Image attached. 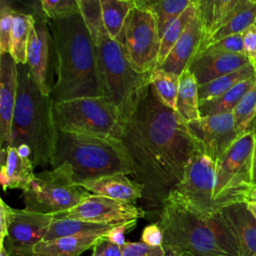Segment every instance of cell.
Wrapping results in <instances>:
<instances>
[{
	"mask_svg": "<svg viewBox=\"0 0 256 256\" xmlns=\"http://www.w3.org/2000/svg\"><path fill=\"white\" fill-rule=\"evenodd\" d=\"M122 142L134 166V180L144 187L143 198L160 206L201 149L188 124L162 104L150 83L124 123Z\"/></svg>",
	"mask_w": 256,
	"mask_h": 256,
	"instance_id": "1",
	"label": "cell"
},
{
	"mask_svg": "<svg viewBox=\"0 0 256 256\" xmlns=\"http://www.w3.org/2000/svg\"><path fill=\"white\" fill-rule=\"evenodd\" d=\"M48 23L56 54L53 103L103 96L93 41L81 12L62 20H48Z\"/></svg>",
	"mask_w": 256,
	"mask_h": 256,
	"instance_id": "2",
	"label": "cell"
},
{
	"mask_svg": "<svg viewBox=\"0 0 256 256\" xmlns=\"http://www.w3.org/2000/svg\"><path fill=\"white\" fill-rule=\"evenodd\" d=\"M163 247L185 256H240L238 240L221 216L204 215L167 197L160 206Z\"/></svg>",
	"mask_w": 256,
	"mask_h": 256,
	"instance_id": "3",
	"label": "cell"
},
{
	"mask_svg": "<svg viewBox=\"0 0 256 256\" xmlns=\"http://www.w3.org/2000/svg\"><path fill=\"white\" fill-rule=\"evenodd\" d=\"M78 3L93 41L103 96L126 121L133 113L141 90L149 84L151 73H137L125 57L120 43L107 33L101 16L100 0H78Z\"/></svg>",
	"mask_w": 256,
	"mask_h": 256,
	"instance_id": "4",
	"label": "cell"
},
{
	"mask_svg": "<svg viewBox=\"0 0 256 256\" xmlns=\"http://www.w3.org/2000/svg\"><path fill=\"white\" fill-rule=\"evenodd\" d=\"M57 133L51 97L40 92L27 64L17 65V99L9 146L28 145L34 166L46 167L53 162Z\"/></svg>",
	"mask_w": 256,
	"mask_h": 256,
	"instance_id": "5",
	"label": "cell"
},
{
	"mask_svg": "<svg viewBox=\"0 0 256 256\" xmlns=\"http://www.w3.org/2000/svg\"><path fill=\"white\" fill-rule=\"evenodd\" d=\"M68 166L75 183L110 174L134 175L131 157L118 139L76 133H57L51 167Z\"/></svg>",
	"mask_w": 256,
	"mask_h": 256,
	"instance_id": "6",
	"label": "cell"
},
{
	"mask_svg": "<svg viewBox=\"0 0 256 256\" xmlns=\"http://www.w3.org/2000/svg\"><path fill=\"white\" fill-rule=\"evenodd\" d=\"M57 131L122 140L124 119L104 96L53 103Z\"/></svg>",
	"mask_w": 256,
	"mask_h": 256,
	"instance_id": "7",
	"label": "cell"
},
{
	"mask_svg": "<svg viewBox=\"0 0 256 256\" xmlns=\"http://www.w3.org/2000/svg\"><path fill=\"white\" fill-rule=\"evenodd\" d=\"M89 195L88 191L74 182L65 164L35 173L22 192L25 209L50 215L74 208Z\"/></svg>",
	"mask_w": 256,
	"mask_h": 256,
	"instance_id": "8",
	"label": "cell"
},
{
	"mask_svg": "<svg viewBox=\"0 0 256 256\" xmlns=\"http://www.w3.org/2000/svg\"><path fill=\"white\" fill-rule=\"evenodd\" d=\"M254 131L239 137L216 163L214 201L221 210L243 202V196L252 184Z\"/></svg>",
	"mask_w": 256,
	"mask_h": 256,
	"instance_id": "9",
	"label": "cell"
},
{
	"mask_svg": "<svg viewBox=\"0 0 256 256\" xmlns=\"http://www.w3.org/2000/svg\"><path fill=\"white\" fill-rule=\"evenodd\" d=\"M131 67L139 74H150L156 67L161 37L153 13L134 0L117 39Z\"/></svg>",
	"mask_w": 256,
	"mask_h": 256,
	"instance_id": "10",
	"label": "cell"
},
{
	"mask_svg": "<svg viewBox=\"0 0 256 256\" xmlns=\"http://www.w3.org/2000/svg\"><path fill=\"white\" fill-rule=\"evenodd\" d=\"M216 162L199 149L187 166L182 180L167 197L178 200L204 215L220 212L214 201Z\"/></svg>",
	"mask_w": 256,
	"mask_h": 256,
	"instance_id": "11",
	"label": "cell"
},
{
	"mask_svg": "<svg viewBox=\"0 0 256 256\" xmlns=\"http://www.w3.org/2000/svg\"><path fill=\"white\" fill-rule=\"evenodd\" d=\"M146 212L135 203L90 194L74 208L58 213L54 219L71 218L88 222L117 225L145 217Z\"/></svg>",
	"mask_w": 256,
	"mask_h": 256,
	"instance_id": "12",
	"label": "cell"
},
{
	"mask_svg": "<svg viewBox=\"0 0 256 256\" xmlns=\"http://www.w3.org/2000/svg\"><path fill=\"white\" fill-rule=\"evenodd\" d=\"M53 219L50 214L13 208L3 243L9 256H34L35 246L44 240Z\"/></svg>",
	"mask_w": 256,
	"mask_h": 256,
	"instance_id": "13",
	"label": "cell"
},
{
	"mask_svg": "<svg viewBox=\"0 0 256 256\" xmlns=\"http://www.w3.org/2000/svg\"><path fill=\"white\" fill-rule=\"evenodd\" d=\"M187 124L202 151L216 163L241 137L237 132L232 112L200 117Z\"/></svg>",
	"mask_w": 256,
	"mask_h": 256,
	"instance_id": "14",
	"label": "cell"
},
{
	"mask_svg": "<svg viewBox=\"0 0 256 256\" xmlns=\"http://www.w3.org/2000/svg\"><path fill=\"white\" fill-rule=\"evenodd\" d=\"M53 45L48 19L36 17L27 46V65L40 92L51 97L50 49Z\"/></svg>",
	"mask_w": 256,
	"mask_h": 256,
	"instance_id": "15",
	"label": "cell"
},
{
	"mask_svg": "<svg viewBox=\"0 0 256 256\" xmlns=\"http://www.w3.org/2000/svg\"><path fill=\"white\" fill-rule=\"evenodd\" d=\"M249 63L245 54L204 50L193 58L188 70L194 75L200 86L234 72Z\"/></svg>",
	"mask_w": 256,
	"mask_h": 256,
	"instance_id": "16",
	"label": "cell"
},
{
	"mask_svg": "<svg viewBox=\"0 0 256 256\" xmlns=\"http://www.w3.org/2000/svg\"><path fill=\"white\" fill-rule=\"evenodd\" d=\"M17 99V64L9 53L0 55V145L10 144L12 120Z\"/></svg>",
	"mask_w": 256,
	"mask_h": 256,
	"instance_id": "17",
	"label": "cell"
},
{
	"mask_svg": "<svg viewBox=\"0 0 256 256\" xmlns=\"http://www.w3.org/2000/svg\"><path fill=\"white\" fill-rule=\"evenodd\" d=\"M90 194L135 203L143 198L144 187L126 174H110L84 181L80 184Z\"/></svg>",
	"mask_w": 256,
	"mask_h": 256,
	"instance_id": "18",
	"label": "cell"
},
{
	"mask_svg": "<svg viewBox=\"0 0 256 256\" xmlns=\"http://www.w3.org/2000/svg\"><path fill=\"white\" fill-rule=\"evenodd\" d=\"M202 38V27L196 13L168 54L164 63L158 68L180 76L186 69H188L191 61L196 56L200 48Z\"/></svg>",
	"mask_w": 256,
	"mask_h": 256,
	"instance_id": "19",
	"label": "cell"
},
{
	"mask_svg": "<svg viewBox=\"0 0 256 256\" xmlns=\"http://www.w3.org/2000/svg\"><path fill=\"white\" fill-rule=\"evenodd\" d=\"M221 216L235 234L240 256L256 255V218L245 202L234 203L220 210Z\"/></svg>",
	"mask_w": 256,
	"mask_h": 256,
	"instance_id": "20",
	"label": "cell"
},
{
	"mask_svg": "<svg viewBox=\"0 0 256 256\" xmlns=\"http://www.w3.org/2000/svg\"><path fill=\"white\" fill-rule=\"evenodd\" d=\"M34 164L30 158H23L15 147L1 149L0 181L3 190L21 189L22 191L33 179Z\"/></svg>",
	"mask_w": 256,
	"mask_h": 256,
	"instance_id": "21",
	"label": "cell"
},
{
	"mask_svg": "<svg viewBox=\"0 0 256 256\" xmlns=\"http://www.w3.org/2000/svg\"><path fill=\"white\" fill-rule=\"evenodd\" d=\"M239 3L240 0H196L197 15L203 32L199 50L206 41L225 24Z\"/></svg>",
	"mask_w": 256,
	"mask_h": 256,
	"instance_id": "22",
	"label": "cell"
},
{
	"mask_svg": "<svg viewBox=\"0 0 256 256\" xmlns=\"http://www.w3.org/2000/svg\"><path fill=\"white\" fill-rule=\"evenodd\" d=\"M104 235L84 234L42 240L34 248V256H80L93 248L96 241Z\"/></svg>",
	"mask_w": 256,
	"mask_h": 256,
	"instance_id": "23",
	"label": "cell"
},
{
	"mask_svg": "<svg viewBox=\"0 0 256 256\" xmlns=\"http://www.w3.org/2000/svg\"><path fill=\"white\" fill-rule=\"evenodd\" d=\"M255 21H256V1L240 0L239 5L235 9V11L232 13V15L229 17V19L206 41V43L201 47L198 53L204 50L208 45L214 42H217L225 37L243 33L246 29L254 25Z\"/></svg>",
	"mask_w": 256,
	"mask_h": 256,
	"instance_id": "24",
	"label": "cell"
},
{
	"mask_svg": "<svg viewBox=\"0 0 256 256\" xmlns=\"http://www.w3.org/2000/svg\"><path fill=\"white\" fill-rule=\"evenodd\" d=\"M198 83L194 75L186 69L180 75L179 91L176 102V112L186 122L190 123L201 117L199 111Z\"/></svg>",
	"mask_w": 256,
	"mask_h": 256,
	"instance_id": "25",
	"label": "cell"
},
{
	"mask_svg": "<svg viewBox=\"0 0 256 256\" xmlns=\"http://www.w3.org/2000/svg\"><path fill=\"white\" fill-rule=\"evenodd\" d=\"M255 77H256V68L253 64L249 63L246 66L234 72L226 74L206 84L200 85L198 87L199 102L203 103V102L215 99L223 95L230 89H232L237 84Z\"/></svg>",
	"mask_w": 256,
	"mask_h": 256,
	"instance_id": "26",
	"label": "cell"
},
{
	"mask_svg": "<svg viewBox=\"0 0 256 256\" xmlns=\"http://www.w3.org/2000/svg\"><path fill=\"white\" fill-rule=\"evenodd\" d=\"M115 225L100 224L94 222L83 221L79 219L62 218L53 219L50 224L44 240H53L60 237L76 236L84 234H100L106 235L107 232Z\"/></svg>",
	"mask_w": 256,
	"mask_h": 256,
	"instance_id": "27",
	"label": "cell"
},
{
	"mask_svg": "<svg viewBox=\"0 0 256 256\" xmlns=\"http://www.w3.org/2000/svg\"><path fill=\"white\" fill-rule=\"evenodd\" d=\"M34 23L35 17L32 13L14 11L10 55L17 65L27 64V46Z\"/></svg>",
	"mask_w": 256,
	"mask_h": 256,
	"instance_id": "28",
	"label": "cell"
},
{
	"mask_svg": "<svg viewBox=\"0 0 256 256\" xmlns=\"http://www.w3.org/2000/svg\"><path fill=\"white\" fill-rule=\"evenodd\" d=\"M136 2L153 13L162 38L168 27L187 9L192 0H136Z\"/></svg>",
	"mask_w": 256,
	"mask_h": 256,
	"instance_id": "29",
	"label": "cell"
},
{
	"mask_svg": "<svg viewBox=\"0 0 256 256\" xmlns=\"http://www.w3.org/2000/svg\"><path fill=\"white\" fill-rule=\"evenodd\" d=\"M255 81L256 77L248 79L237 84L223 95L215 99L200 103L199 111L201 117L233 112L243 96L253 87Z\"/></svg>",
	"mask_w": 256,
	"mask_h": 256,
	"instance_id": "30",
	"label": "cell"
},
{
	"mask_svg": "<svg viewBox=\"0 0 256 256\" xmlns=\"http://www.w3.org/2000/svg\"><path fill=\"white\" fill-rule=\"evenodd\" d=\"M133 6L134 0H100L103 24L112 38L118 39Z\"/></svg>",
	"mask_w": 256,
	"mask_h": 256,
	"instance_id": "31",
	"label": "cell"
},
{
	"mask_svg": "<svg viewBox=\"0 0 256 256\" xmlns=\"http://www.w3.org/2000/svg\"><path fill=\"white\" fill-rule=\"evenodd\" d=\"M180 76L155 68L150 75L149 83L152 86L157 98L166 107L176 111V102L179 91Z\"/></svg>",
	"mask_w": 256,
	"mask_h": 256,
	"instance_id": "32",
	"label": "cell"
},
{
	"mask_svg": "<svg viewBox=\"0 0 256 256\" xmlns=\"http://www.w3.org/2000/svg\"><path fill=\"white\" fill-rule=\"evenodd\" d=\"M197 13V5L196 0H192L191 4L187 7V9L168 27L161 38L160 42V49L157 61V67H160L164 61L166 60L168 54L179 40L183 32L185 31L189 22L194 18Z\"/></svg>",
	"mask_w": 256,
	"mask_h": 256,
	"instance_id": "33",
	"label": "cell"
},
{
	"mask_svg": "<svg viewBox=\"0 0 256 256\" xmlns=\"http://www.w3.org/2000/svg\"><path fill=\"white\" fill-rule=\"evenodd\" d=\"M256 112V81L233 110L235 126L240 136L251 131Z\"/></svg>",
	"mask_w": 256,
	"mask_h": 256,
	"instance_id": "34",
	"label": "cell"
},
{
	"mask_svg": "<svg viewBox=\"0 0 256 256\" xmlns=\"http://www.w3.org/2000/svg\"><path fill=\"white\" fill-rule=\"evenodd\" d=\"M41 5L48 20H62L80 13L78 0H41Z\"/></svg>",
	"mask_w": 256,
	"mask_h": 256,
	"instance_id": "35",
	"label": "cell"
},
{
	"mask_svg": "<svg viewBox=\"0 0 256 256\" xmlns=\"http://www.w3.org/2000/svg\"><path fill=\"white\" fill-rule=\"evenodd\" d=\"M15 9L6 0L0 1V55L11 51L13 14Z\"/></svg>",
	"mask_w": 256,
	"mask_h": 256,
	"instance_id": "36",
	"label": "cell"
},
{
	"mask_svg": "<svg viewBox=\"0 0 256 256\" xmlns=\"http://www.w3.org/2000/svg\"><path fill=\"white\" fill-rule=\"evenodd\" d=\"M204 50L234 53V54H244L242 33L225 37L217 42H214V43L208 45ZM204 50H202V51H204Z\"/></svg>",
	"mask_w": 256,
	"mask_h": 256,
	"instance_id": "37",
	"label": "cell"
},
{
	"mask_svg": "<svg viewBox=\"0 0 256 256\" xmlns=\"http://www.w3.org/2000/svg\"><path fill=\"white\" fill-rule=\"evenodd\" d=\"M166 249L161 247H151L141 241L126 242L122 246V256H165Z\"/></svg>",
	"mask_w": 256,
	"mask_h": 256,
	"instance_id": "38",
	"label": "cell"
},
{
	"mask_svg": "<svg viewBox=\"0 0 256 256\" xmlns=\"http://www.w3.org/2000/svg\"><path fill=\"white\" fill-rule=\"evenodd\" d=\"M141 242L151 246V247H161L163 246L164 236L162 229L158 223H152L144 227L141 233Z\"/></svg>",
	"mask_w": 256,
	"mask_h": 256,
	"instance_id": "39",
	"label": "cell"
},
{
	"mask_svg": "<svg viewBox=\"0 0 256 256\" xmlns=\"http://www.w3.org/2000/svg\"><path fill=\"white\" fill-rule=\"evenodd\" d=\"M137 224V220H133V221H129V222H125V223H121V224H117L115 226H113L105 235V237L112 243L122 247L126 241H125V233L127 231L132 230Z\"/></svg>",
	"mask_w": 256,
	"mask_h": 256,
	"instance_id": "40",
	"label": "cell"
},
{
	"mask_svg": "<svg viewBox=\"0 0 256 256\" xmlns=\"http://www.w3.org/2000/svg\"><path fill=\"white\" fill-rule=\"evenodd\" d=\"M92 249L91 256H122V247L110 242L105 235L96 241Z\"/></svg>",
	"mask_w": 256,
	"mask_h": 256,
	"instance_id": "41",
	"label": "cell"
},
{
	"mask_svg": "<svg viewBox=\"0 0 256 256\" xmlns=\"http://www.w3.org/2000/svg\"><path fill=\"white\" fill-rule=\"evenodd\" d=\"M244 54L256 68V27L252 25L242 33Z\"/></svg>",
	"mask_w": 256,
	"mask_h": 256,
	"instance_id": "42",
	"label": "cell"
},
{
	"mask_svg": "<svg viewBox=\"0 0 256 256\" xmlns=\"http://www.w3.org/2000/svg\"><path fill=\"white\" fill-rule=\"evenodd\" d=\"M13 208L4 202L3 199L0 200V245L4 243L5 237L7 235L8 226L11 220Z\"/></svg>",
	"mask_w": 256,
	"mask_h": 256,
	"instance_id": "43",
	"label": "cell"
},
{
	"mask_svg": "<svg viewBox=\"0 0 256 256\" xmlns=\"http://www.w3.org/2000/svg\"><path fill=\"white\" fill-rule=\"evenodd\" d=\"M243 202L256 203V183H252L243 196Z\"/></svg>",
	"mask_w": 256,
	"mask_h": 256,
	"instance_id": "44",
	"label": "cell"
},
{
	"mask_svg": "<svg viewBox=\"0 0 256 256\" xmlns=\"http://www.w3.org/2000/svg\"><path fill=\"white\" fill-rule=\"evenodd\" d=\"M17 151H18V154L23 157V158H30L31 159V149L28 145H20L18 147H16Z\"/></svg>",
	"mask_w": 256,
	"mask_h": 256,
	"instance_id": "45",
	"label": "cell"
},
{
	"mask_svg": "<svg viewBox=\"0 0 256 256\" xmlns=\"http://www.w3.org/2000/svg\"><path fill=\"white\" fill-rule=\"evenodd\" d=\"M254 151H253V166H252V183H256V131H254Z\"/></svg>",
	"mask_w": 256,
	"mask_h": 256,
	"instance_id": "46",
	"label": "cell"
},
{
	"mask_svg": "<svg viewBox=\"0 0 256 256\" xmlns=\"http://www.w3.org/2000/svg\"><path fill=\"white\" fill-rule=\"evenodd\" d=\"M246 204H247V203H246ZM247 206H248L249 210L251 211V213H252V214L255 216V218H256V203H248Z\"/></svg>",
	"mask_w": 256,
	"mask_h": 256,
	"instance_id": "47",
	"label": "cell"
},
{
	"mask_svg": "<svg viewBox=\"0 0 256 256\" xmlns=\"http://www.w3.org/2000/svg\"><path fill=\"white\" fill-rule=\"evenodd\" d=\"M0 256H9V254H8L7 250L5 249V247H4L3 244L0 245Z\"/></svg>",
	"mask_w": 256,
	"mask_h": 256,
	"instance_id": "48",
	"label": "cell"
},
{
	"mask_svg": "<svg viewBox=\"0 0 256 256\" xmlns=\"http://www.w3.org/2000/svg\"><path fill=\"white\" fill-rule=\"evenodd\" d=\"M256 130V112H255V117L252 123V127H251V131H255Z\"/></svg>",
	"mask_w": 256,
	"mask_h": 256,
	"instance_id": "49",
	"label": "cell"
},
{
	"mask_svg": "<svg viewBox=\"0 0 256 256\" xmlns=\"http://www.w3.org/2000/svg\"><path fill=\"white\" fill-rule=\"evenodd\" d=\"M166 251H167V253H166V255H165V256H175V254H174V252H173V251H171V250H167V249H166Z\"/></svg>",
	"mask_w": 256,
	"mask_h": 256,
	"instance_id": "50",
	"label": "cell"
},
{
	"mask_svg": "<svg viewBox=\"0 0 256 256\" xmlns=\"http://www.w3.org/2000/svg\"><path fill=\"white\" fill-rule=\"evenodd\" d=\"M168 250V249H167ZM172 251V250H171ZM174 252V254H175V256H185V255H183V254H180V253H178V252H175V251H173Z\"/></svg>",
	"mask_w": 256,
	"mask_h": 256,
	"instance_id": "51",
	"label": "cell"
},
{
	"mask_svg": "<svg viewBox=\"0 0 256 256\" xmlns=\"http://www.w3.org/2000/svg\"><path fill=\"white\" fill-rule=\"evenodd\" d=\"M254 25H255V27H256V21H255V24H254Z\"/></svg>",
	"mask_w": 256,
	"mask_h": 256,
	"instance_id": "52",
	"label": "cell"
},
{
	"mask_svg": "<svg viewBox=\"0 0 256 256\" xmlns=\"http://www.w3.org/2000/svg\"><path fill=\"white\" fill-rule=\"evenodd\" d=\"M254 256H256V255H254Z\"/></svg>",
	"mask_w": 256,
	"mask_h": 256,
	"instance_id": "53",
	"label": "cell"
},
{
	"mask_svg": "<svg viewBox=\"0 0 256 256\" xmlns=\"http://www.w3.org/2000/svg\"><path fill=\"white\" fill-rule=\"evenodd\" d=\"M255 131H256V130H255Z\"/></svg>",
	"mask_w": 256,
	"mask_h": 256,
	"instance_id": "54",
	"label": "cell"
}]
</instances>
